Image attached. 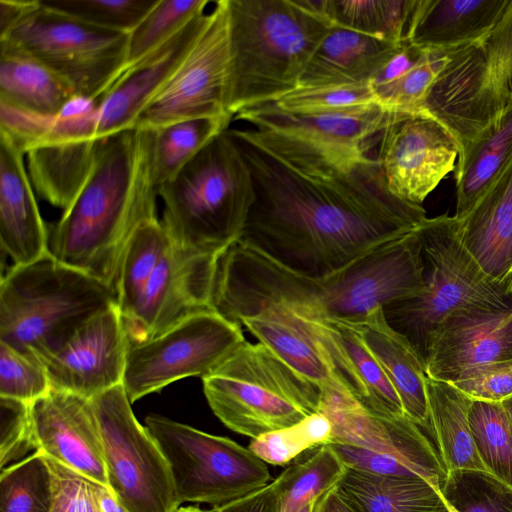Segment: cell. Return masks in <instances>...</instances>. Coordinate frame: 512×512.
I'll list each match as a JSON object with an SVG mask.
<instances>
[{
	"mask_svg": "<svg viewBox=\"0 0 512 512\" xmlns=\"http://www.w3.org/2000/svg\"><path fill=\"white\" fill-rule=\"evenodd\" d=\"M253 203L241 241L298 273L337 272L416 229L420 205L387 187L378 160L272 130L229 129Z\"/></svg>",
	"mask_w": 512,
	"mask_h": 512,
	"instance_id": "1",
	"label": "cell"
},
{
	"mask_svg": "<svg viewBox=\"0 0 512 512\" xmlns=\"http://www.w3.org/2000/svg\"><path fill=\"white\" fill-rule=\"evenodd\" d=\"M424 289L417 228L320 277L293 271L237 241L218 258L212 307L236 323L253 311L269 307L305 320L351 321L417 297Z\"/></svg>",
	"mask_w": 512,
	"mask_h": 512,
	"instance_id": "2",
	"label": "cell"
},
{
	"mask_svg": "<svg viewBox=\"0 0 512 512\" xmlns=\"http://www.w3.org/2000/svg\"><path fill=\"white\" fill-rule=\"evenodd\" d=\"M157 196L149 131L131 127L99 138L89 177L49 231V253L117 294L127 245L144 222L157 217Z\"/></svg>",
	"mask_w": 512,
	"mask_h": 512,
	"instance_id": "3",
	"label": "cell"
},
{
	"mask_svg": "<svg viewBox=\"0 0 512 512\" xmlns=\"http://www.w3.org/2000/svg\"><path fill=\"white\" fill-rule=\"evenodd\" d=\"M229 44L227 112L278 100L299 87L331 28L300 0H226Z\"/></svg>",
	"mask_w": 512,
	"mask_h": 512,
	"instance_id": "4",
	"label": "cell"
},
{
	"mask_svg": "<svg viewBox=\"0 0 512 512\" xmlns=\"http://www.w3.org/2000/svg\"><path fill=\"white\" fill-rule=\"evenodd\" d=\"M164 225L180 248L220 256L237 242L253 203L248 166L229 128L210 140L158 191Z\"/></svg>",
	"mask_w": 512,
	"mask_h": 512,
	"instance_id": "5",
	"label": "cell"
},
{
	"mask_svg": "<svg viewBox=\"0 0 512 512\" xmlns=\"http://www.w3.org/2000/svg\"><path fill=\"white\" fill-rule=\"evenodd\" d=\"M115 304L117 294L110 287L48 252L2 275L0 341L40 362L84 322Z\"/></svg>",
	"mask_w": 512,
	"mask_h": 512,
	"instance_id": "6",
	"label": "cell"
},
{
	"mask_svg": "<svg viewBox=\"0 0 512 512\" xmlns=\"http://www.w3.org/2000/svg\"><path fill=\"white\" fill-rule=\"evenodd\" d=\"M202 381L218 419L252 440L294 426L321 406L322 389L260 342L245 341Z\"/></svg>",
	"mask_w": 512,
	"mask_h": 512,
	"instance_id": "7",
	"label": "cell"
},
{
	"mask_svg": "<svg viewBox=\"0 0 512 512\" xmlns=\"http://www.w3.org/2000/svg\"><path fill=\"white\" fill-rule=\"evenodd\" d=\"M425 289L384 309L388 323L408 338L424 361L436 329L457 313L512 310V294L481 269L463 245L454 216L426 218L417 228Z\"/></svg>",
	"mask_w": 512,
	"mask_h": 512,
	"instance_id": "8",
	"label": "cell"
},
{
	"mask_svg": "<svg viewBox=\"0 0 512 512\" xmlns=\"http://www.w3.org/2000/svg\"><path fill=\"white\" fill-rule=\"evenodd\" d=\"M512 104V3L477 42L449 49V60L425 98L422 114L442 124L461 153Z\"/></svg>",
	"mask_w": 512,
	"mask_h": 512,
	"instance_id": "9",
	"label": "cell"
},
{
	"mask_svg": "<svg viewBox=\"0 0 512 512\" xmlns=\"http://www.w3.org/2000/svg\"><path fill=\"white\" fill-rule=\"evenodd\" d=\"M319 412L332 424L328 445L347 467L374 475L424 479L441 491L447 470L437 449L408 416L375 414L337 385L322 390Z\"/></svg>",
	"mask_w": 512,
	"mask_h": 512,
	"instance_id": "10",
	"label": "cell"
},
{
	"mask_svg": "<svg viewBox=\"0 0 512 512\" xmlns=\"http://www.w3.org/2000/svg\"><path fill=\"white\" fill-rule=\"evenodd\" d=\"M0 41L64 79L75 96L99 101L128 66L129 34L100 28L39 3Z\"/></svg>",
	"mask_w": 512,
	"mask_h": 512,
	"instance_id": "11",
	"label": "cell"
},
{
	"mask_svg": "<svg viewBox=\"0 0 512 512\" xmlns=\"http://www.w3.org/2000/svg\"><path fill=\"white\" fill-rule=\"evenodd\" d=\"M145 424L168 462L180 504L219 507L269 484L266 463L227 437L154 414Z\"/></svg>",
	"mask_w": 512,
	"mask_h": 512,
	"instance_id": "12",
	"label": "cell"
},
{
	"mask_svg": "<svg viewBox=\"0 0 512 512\" xmlns=\"http://www.w3.org/2000/svg\"><path fill=\"white\" fill-rule=\"evenodd\" d=\"M108 486L128 512H176L180 507L167 460L136 419L122 384L92 398Z\"/></svg>",
	"mask_w": 512,
	"mask_h": 512,
	"instance_id": "13",
	"label": "cell"
},
{
	"mask_svg": "<svg viewBox=\"0 0 512 512\" xmlns=\"http://www.w3.org/2000/svg\"><path fill=\"white\" fill-rule=\"evenodd\" d=\"M242 326L215 309L129 344L122 385L131 403L190 376L203 378L245 342Z\"/></svg>",
	"mask_w": 512,
	"mask_h": 512,
	"instance_id": "14",
	"label": "cell"
},
{
	"mask_svg": "<svg viewBox=\"0 0 512 512\" xmlns=\"http://www.w3.org/2000/svg\"><path fill=\"white\" fill-rule=\"evenodd\" d=\"M228 78L227 1L219 0L181 66L134 127L156 129L181 120L230 115L226 108Z\"/></svg>",
	"mask_w": 512,
	"mask_h": 512,
	"instance_id": "15",
	"label": "cell"
},
{
	"mask_svg": "<svg viewBox=\"0 0 512 512\" xmlns=\"http://www.w3.org/2000/svg\"><path fill=\"white\" fill-rule=\"evenodd\" d=\"M219 257L172 243L132 312L122 318L129 344L151 339L195 313L214 309L212 293Z\"/></svg>",
	"mask_w": 512,
	"mask_h": 512,
	"instance_id": "16",
	"label": "cell"
},
{
	"mask_svg": "<svg viewBox=\"0 0 512 512\" xmlns=\"http://www.w3.org/2000/svg\"><path fill=\"white\" fill-rule=\"evenodd\" d=\"M378 160L390 192L420 205L454 170L459 147L451 133L426 115H403L379 136Z\"/></svg>",
	"mask_w": 512,
	"mask_h": 512,
	"instance_id": "17",
	"label": "cell"
},
{
	"mask_svg": "<svg viewBox=\"0 0 512 512\" xmlns=\"http://www.w3.org/2000/svg\"><path fill=\"white\" fill-rule=\"evenodd\" d=\"M129 341L118 306L97 313L40 363L51 389L92 399L122 384Z\"/></svg>",
	"mask_w": 512,
	"mask_h": 512,
	"instance_id": "18",
	"label": "cell"
},
{
	"mask_svg": "<svg viewBox=\"0 0 512 512\" xmlns=\"http://www.w3.org/2000/svg\"><path fill=\"white\" fill-rule=\"evenodd\" d=\"M30 415L36 451L109 487L92 399L50 389L30 403Z\"/></svg>",
	"mask_w": 512,
	"mask_h": 512,
	"instance_id": "19",
	"label": "cell"
},
{
	"mask_svg": "<svg viewBox=\"0 0 512 512\" xmlns=\"http://www.w3.org/2000/svg\"><path fill=\"white\" fill-rule=\"evenodd\" d=\"M208 21L209 13L196 16L121 73L98 101L97 138L134 127L142 111L181 66Z\"/></svg>",
	"mask_w": 512,
	"mask_h": 512,
	"instance_id": "20",
	"label": "cell"
},
{
	"mask_svg": "<svg viewBox=\"0 0 512 512\" xmlns=\"http://www.w3.org/2000/svg\"><path fill=\"white\" fill-rule=\"evenodd\" d=\"M512 359V310L465 311L446 319L428 344L429 378L453 383L466 371Z\"/></svg>",
	"mask_w": 512,
	"mask_h": 512,
	"instance_id": "21",
	"label": "cell"
},
{
	"mask_svg": "<svg viewBox=\"0 0 512 512\" xmlns=\"http://www.w3.org/2000/svg\"><path fill=\"white\" fill-rule=\"evenodd\" d=\"M300 320L336 385L375 414L387 417L406 415L383 369L348 325L339 319Z\"/></svg>",
	"mask_w": 512,
	"mask_h": 512,
	"instance_id": "22",
	"label": "cell"
},
{
	"mask_svg": "<svg viewBox=\"0 0 512 512\" xmlns=\"http://www.w3.org/2000/svg\"><path fill=\"white\" fill-rule=\"evenodd\" d=\"M403 115L378 103L349 110L301 114L283 111L270 102L241 110L234 118L256 129L302 137L337 150L369 154L380 134Z\"/></svg>",
	"mask_w": 512,
	"mask_h": 512,
	"instance_id": "23",
	"label": "cell"
},
{
	"mask_svg": "<svg viewBox=\"0 0 512 512\" xmlns=\"http://www.w3.org/2000/svg\"><path fill=\"white\" fill-rule=\"evenodd\" d=\"M24 155L0 132V243L16 266L30 264L49 252V232L37 206Z\"/></svg>",
	"mask_w": 512,
	"mask_h": 512,
	"instance_id": "24",
	"label": "cell"
},
{
	"mask_svg": "<svg viewBox=\"0 0 512 512\" xmlns=\"http://www.w3.org/2000/svg\"><path fill=\"white\" fill-rule=\"evenodd\" d=\"M373 354L396 390L404 412L431 435L425 363L406 336L378 308L358 320L345 321Z\"/></svg>",
	"mask_w": 512,
	"mask_h": 512,
	"instance_id": "25",
	"label": "cell"
},
{
	"mask_svg": "<svg viewBox=\"0 0 512 512\" xmlns=\"http://www.w3.org/2000/svg\"><path fill=\"white\" fill-rule=\"evenodd\" d=\"M458 222L465 248L486 275L512 294V161Z\"/></svg>",
	"mask_w": 512,
	"mask_h": 512,
	"instance_id": "26",
	"label": "cell"
},
{
	"mask_svg": "<svg viewBox=\"0 0 512 512\" xmlns=\"http://www.w3.org/2000/svg\"><path fill=\"white\" fill-rule=\"evenodd\" d=\"M512 0H415L406 40L426 50L477 42L503 18Z\"/></svg>",
	"mask_w": 512,
	"mask_h": 512,
	"instance_id": "27",
	"label": "cell"
},
{
	"mask_svg": "<svg viewBox=\"0 0 512 512\" xmlns=\"http://www.w3.org/2000/svg\"><path fill=\"white\" fill-rule=\"evenodd\" d=\"M331 26L299 87L370 85L401 44Z\"/></svg>",
	"mask_w": 512,
	"mask_h": 512,
	"instance_id": "28",
	"label": "cell"
},
{
	"mask_svg": "<svg viewBox=\"0 0 512 512\" xmlns=\"http://www.w3.org/2000/svg\"><path fill=\"white\" fill-rule=\"evenodd\" d=\"M99 138L49 136L26 153L33 189L46 202L66 210L75 200L96 158Z\"/></svg>",
	"mask_w": 512,
	"mask_h": 512,
	"instance_id": "29",
	"label": "cell"
},
{
	"mask_svg": "<svg viewBox=\"0 0 512 512\" xmlns=\"http://www.w3.org/2000/svg\"><path fill=\"white\" fill-rule=\"evenodd\" d=\"M75 97L71 86L51 69L0 41V102L54 118Z\"/></svg>",
	"mask_w": 512,
	"mask_h": 512,
	"instance_id": "30",
	"label": "cell"
},
{
	"mask_svg": "<svg viewBox=\"0 0 512 512\" xmlns=\"http://www.w3.org/2000/svg\"><path fill=\"white\" fill-rule=\"evenodd\" d=\"M456 213L463 219L512 161V104L458 155Z\"/></svg>",
	"mask_w": 512,
	"mask_h": 512,
	"instance_id": "31",
	"label": "cell"
},
{
	"mask_svg": "<svg viewBox=\"0 0 512 512\" xmlns=\"http://www.w3.org/2000/svg\"><path fill=\"white\" fill-rule=\"evenodd\" d=\"M356 512H439L441 491L424 479L374 475L347 467L336 485Z\"/></svg>",
	"mask_w": 512,
	"mask_h": 512,
	"instance_id": "32",
	"label": "cell"
},
{
	"mask_svg": "<svg viewBox=\"0 0 512 512\" xmlns=\"http://www.w3.org/2000/svg\"><path fill=\"white\" fill-rule=\"evenodd\" d=\"M426 386L431 435L447 473L459 469L487 471L469 425L473 400L448 382L428 377Z\"/></svg>",
	"mask_w": 512,
	"mask_h": 512,
	"instance_id": "33",
	"label": "cell"
},
{
	"mask_svg": "<svg viewBox=\"0 0 512 512\" xmlns=\"http://www.w3.org/2000/svg\"><path fill=\"white\" fill-rule=\"evenodd\" d=\"M238 323L322 390L336 385L304 324L291 313L262 308L243 316Z\"/></svg>",
	"mask_w": 512,
	"mask_h": 512,
	"instance_id": "34",
	"label": "cell"
},
{
	"mask_svg": "<svg viewBox=\"0 0 512 512\" xmlns=\"http://www.w3.org/2000/svg\"><path fill=\"white\" fill-rule=\"evenodd\" d=\"M332 26L393 43L406 39L415 0H300Z\"/></svg>",
	"mask_w": 512,
	"mask_h": 512,
	"instance_id": "35",
	"label": "cell"
},
{
	"mask_svg": "<svg viewBox=\"0 0 512 512\" xmlns=\"http://www.w3.org/2000/svg\"><path fill=\"white\" fill-rule=\"evenodd\" d=\"M232 119L231 115L195 118L147 129L152 173L158 191L210 140L228 129Z\"/></svg>",
	"mask_w": 512,
	"mask_h": 512,
	"instance_id": "36",
	"label": "cell"
},
{
	"mask_svg": "<svg viewBox=\"0 0 512 512\" xmlns=\"http://www.w3.org/2000/svg\"><path fill=\"white\" fill-rule=\"evenodd\" d=\"M302 455L272 481L280 498L281 512H297L318 500L338 484L347 469L328 444Z\"/></svg>",
	"mask_w": 512,
	"mask_h": 512,
	"instance_id": "37",
	"label": "cell"
},
{
	"mask_svg": "<svg viewBox=\"0 0 512 512\" xmlns=\"http://www.w3.org/2000/svg\"><path fill=\"white\" fill-rule=\"evenodd\" d=\"M171 245L157 217L144 222L133 234L122 258L117 284V306L122 318L132 312Z\"/></svg>",
	"mask_w": 512,
	"mask_h": 512,
	"instance_id": "38",
	"label": "cell"
},
{
	"mask_svg": "<svg viewBox=\"0 0 512 512\" xmlns=\"http://www.w3.org/2000/svg\"><path fill=\"white\" fill-rule=\"evenodd\" d=\"M52 504V475L41 452L1 470L0 512H51Z\"/></svg>",
	"mask_w": 512,
	"mask_h": 512,
	"instance_id": "39",
	"label": "cell"
},
{
	"mask_svg": "<svg viewBox=\"0 0 512 512\" xmlns=\"http://www.w3.org/2000/svg\"><path fill=\"white\" fill-rule=\"evenodd\" d=\"M468 419L486 470L512 486V428L501 402L473 400Z\"/></svg>",
	"mask_w": 512,
	"mask_h": 512,
	"instance_id": "40",
	"label": "cell"
},
{
	"mask_svg": "<svg viewBox=\"0 0 512 512\" xmlns=\"http://www.w3.org/2000/svg\"><path fill=\"white\" fill-rule=\"evenodd\" d=\"M441 494L455 512H512V486L487 471L448 472Z\"/></svg>",
	"mask_w": 512,
	"mask_h": 512,
	"instance_id": "41",
	"label": "cell"
},
{
	"mask_svg": "<svg viewBox=\"0 0 512 512\" xmlns=\"http://www.w3.org/2000/svg\"><path fill=\"white\" fill-rule=\"evenodd\" d=\"M448 60L449 49L427 50L424 57L407 71L389 82L371 86L377 103L400 114H422L429 89Z\"/></svg>",
	"mask_w": 512,
	"mask_h": 512,
	"instance_id": "42",
	"label": "cell"
},
{
	"mask_svg": "<svg viewBox=\"0 0 512 512\" xmlns=\"http://www.w3.org/2000/svg\"><path fill=\"white\" fill-rule=\"evenodd\" d=\"M209 3L208 0H158L129 34L128 66L173 37L196 16L204 13Z\"/></svg>",
	"mask_w": 512,
	"mask_h": 512,
	"instance_id": "43",
	"label": "cell"
},
{
	"mask_svg": "<svg viewBox=\"0 0 512 512\" xmlns=\"http://www.w3.org/2000/svg\"><path fill=\"white\" fill-rule=\"evenodd\" d=\"M331 439L330 420L317 412L294 426L253 439L248 448L265 463L281 466L310 449L329 444Z\"/></svg>",
	"mask_w": 512,
	"mask_h": 512,
	"instance_id": "44",
	"label": "cell"
},
{
	"mask_svg": "<svg viewBox=\"0 0 512 512\" xmlns=\"http://www.w3.org/2000/svg\"><path fill=\"white\" fill-rule=\"evenodd\" d=\"M158 0H39L44 7L91 25L130 34Z\"/></svg>",
	"mask_w": 512,
	"mask_h": 512,
	"instance_id": "45",
	"label": "cell"
},
{
	"mask_svg": "<svg viewBox=\"0 0 512 512\" xmlns=\"http://www.w3.org/2000/svg\"><path fill=\"white\" fill-rule=\"evenodd\" d=\"M291 113H321L360 108L377 103L370 85L298 87L272 102Z\"/></svg>",
	"mask_w": 512,
	"mask_h": 512,
	"instance_id": "46",
	"label": "cell"
},
{
	"mask_svg": "<svg viewBox=\"0 0 512 512\" xmlns=\"http://www.w3.org/2000/svg\"><path fill=\"white\" fill-rule=\"evenodd\" d=\"M51 389L44 366L0 341V397L31 403Z\"/></svg>",
	"mask_w": 512,
	"mask_h": 512,
	"instance_id": "47",
	"label": "cell"
},
{
	"mask_svg": "<svg viewBox=\"0 0 512 512\" xmlns=\"http://www.w3.org/2000/svg\"><path fill=\"white\" fill-rule=\"evenodd\" d=\"M36 451L31 426L30 403L0 397V466L18 462Z\"/></svg>",
	"mask_w": 512,
	"mask_h": 512,
	"instance_id": "48",
	"label": "cell"
},
{
	"mask_svg": "<svg viewBox=\"0 0 512 512\" xmlns=\"http://www.w3.org/2000/svg\"><path fill=\"white\" fill-rule=\"evenodd\" d=\"M53 487L51 512H101L94 481L44 456Z\"/></svg>",
	"mask_w": 512,
	"mask_h": 512,
	"instance_id": "49",
	"label": "cell"
},
{
	"mask_svg": "<svg viewBox=\"0 0 512 512\" xmlns=\"http://www.w3.org/2000/svg\"><path fill=\"white\" fill-rule=\"evenodd\" d=\"M451 384L472 400L502 402L512 396V359L472 368Z\"/></svg>",
	"mask_w": 512,
	"mask_h": 512,
	"instance_id": "50",
	"label": "cell"
},
{
	"mask_svg": "<svg viewBox=\"0 0 512 512\" xmlns=\"http://www.w3.org/2000/svg\"><path fill=\"white\" fill-rule=\"evenodd\" d=\"M52 121L53 118L40 117L0 102V132L24 153L46 137Z\"/></svg>",
	"mask_w": 512,
	"mask_h": 512,
	"instance_id": "51",
	"label": "cell"
},
{
	"mask_svg": "<svg viewBox=\"0 0 512 512\" xmlns=\"http://www.w3.org/2000/svg\"><path fill=\"white\" fill-rule=\"evenodd\" d=\"M210 512H281V503L271 482L245 497L214 507Z\"/></svg>",
	"mask_w": 512,
	"mask_h": 512,
	"instance_id": "52",
	"label": "cell"
},
{
	"mask_svg": "<svg viewBox=\"0 0 512 512\" xmlns=\"http://www.w3.org/2000/svg\"><path fill=\"white\" fill-rule=\"evenodd\" d=\"M38 6V0H0V38Z\"/></svg>",
	"mask_w": 512,
	"mask_h": 512,
	"instance_id": "53",
	"label": "cell"
},
{
	"mask_svg": "<svg viewBox=\"0 0 512 512\" xmlns=\"http://www.w3.org/2000/svg\"><path fill=\"white\" fill-rule=\"evenodd\" d=\"M315 512H356L335 486L318 499Z\"/></svg>",
	"mask_w": 512,
	"mask_h": 512,
	"instance_id": "54",
	"label": "cell"
},
{
	"mask_svg": "<svg viewBox=\"0 0 512 512\" xmlns=\"http://www.w3.org/2000/svg\"><path fill=\"white\" fill-rule=\"evenodd\" d=\"M95 491L101 512H128L109 487L95 483Z\"/></svg>",
	"mask_w": 512,
	"mask_h": 512,
	"instance_id": "55",
	"label": "cell"
},
{
	"mask_svg": "<svg viewBox=\"0 0 512 512\" xmlns=\"http://www.w3.org/2000/svg\"><path fill=\"white\" fill-rule=\"evenodd\" d=\"M504 411L507 415V418L509 420L510 426L512 428V396L508 397L507 399L503 400L501 402Z\"/></svg>",
	"mask_w": 512,
	"mask_h": 512,
	"instance_id": "56",
	"label": "cell"
},
{
	"mask_svg": "<svg viewBox=\"0 0 512 512\" xmlns=\"http://www.w3.org/2000/svg\"><path fill=\"white\" fill-rule=\"evenodd\" d=\"M176 512H210L202 510L195 506H186V507H179V509Z\"/></svg>",
	"mask_w": 512,
	"mask_h": 512,
	"instance_id": "57",
	"label": "cell"
},
{
	"mask_svg": "<svg viewBox=\"0 0 512 512\" xmlns=\"http://www.w3.org/2000/svg\"><path fill=\"white\" fill-rule=\"evenodd\" d=\"M318 500L312 501L309 504L305 505L301 509H299L297 512H315L316 503Z\"/></svg>",
	"mask_w": 512,
	"mask_h": 512,
	"instance_id": "58",
	"label": "cell"
},
{
	"mask_svg": "<svg viewBox=\"0 0 512 512\" xmlns=\"http://www.w3.org/2000/svg\"><path fill=\"white\" fill-rule=\"evenodd\" d=\"M439 512H455V511H453L452 509H450V508L446 505V506H445L443 509H441Z\"/></svg>",
	"mask_w": 512,
	"mask_h": 512,
	"instance_id": "59",
	"label": "cell"
}]
</instances>
